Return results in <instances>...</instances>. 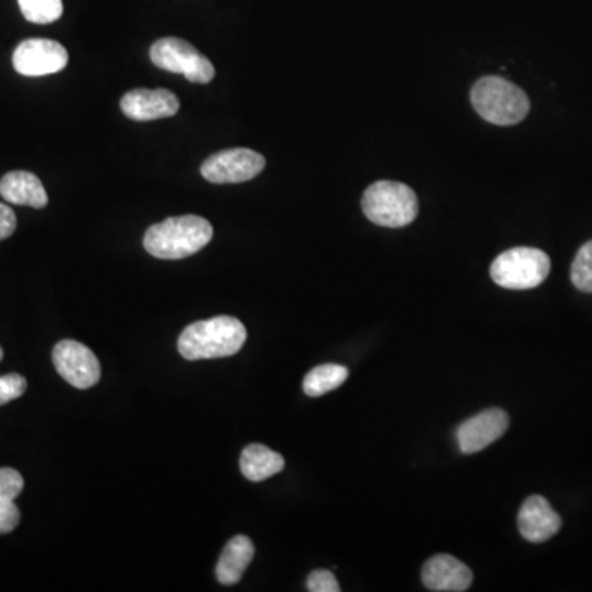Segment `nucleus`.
<instances>
[{"label":"nucleus","mask_w":592,"mask_h":592,"mask_svg":"<svg viewBox=\"0 0 592 592\" xmlns=\"http://www.w3.org/2000/svg\"><path fill=\"white\" fill-rule=\"evenodd\" d=\"M562 517L541 496H530L518 512V530L530 543H543L562 528Z\"/></svg>","instance_id":"f8f14e48"},{"label":"nucleus","mask_w":592,"mask_h":592,"mask_svg":"<svg viewBox=\"0 0 592 592\" xmlns=\"http://www.w3.org/2000/svg\"><path fill=\"white\" fill-rule=\"evenodd\" d=\"M56 372L79 390L94 387L101 378V364L91 349L78 340L63 339L53 349Z\"/></svg>","instance_id":"6e6552de"},{"label":"nucleus","mask_w":592,"mask_h":592,"mask_svg":"<svg viewBox=\"0 0 592 592\" xmlns=\"http://www.w3.org/2000/svg\"><path fill=\"white\" fill-rule=\"evenodd\" d=\"M213 226L200 216H178L149 228L143 247L151 256L164 260H180L200 253L211 242Z\"/></svg>","instance_id":"f03ea898"},{"label":"nucleus","mask_w":592,"mask_h":592,"mask_svg":"<svg viewBox=\"0 0 592 592\" xmlns=\"http://www.w3.org/2000/svg\"><path fill=\"white\" fill-rule=\"evenodd\" d=\"M120 110L137 123L167 119L180 111V101L168 89H133L120 101Z\"/></svg>","instance_id":"9b49d317"},{"label":"nucleus","mask_w":592,"mask_h":592,"mask_svg":"<svg viewBox=\"0 0 592 592\" xmlns=\"http://www.w3.org/2000/svg\"><path fill=\"white\" fill-rule=\"evenodd\" d=\"M266 168V158L250 149H229L211 155L202 165V175L209 183H244Z\"/></svg>","instance_id":"0eeeda50"},{"label":"nucleus","mask_w":592,"mask_h":592,"mask_svg":"<svg viewBox=\"0 0 592 592\" xmlns=\"http://www.w3.org/2000/svg\"><path fill=\"white\" fill-rule=\"evenodd\" d=\"M571 282L579 292L592 293V241L585 242L576 254Z\"/></svg>","instance_id":"aec40b11"},{"label":"nucleus","mask_w":592,"mask_h":592,"mask_svg":"<svg viewBox=\"0 0 592 592\" xmlns=\"http://www.w3.org/2000/svg\"><path fill=\"white\" fill-rule=\"evenodd\" d=\"M151 59L157 68L183 75L190 82L206 85L215 79L213 63L181 38L167 37L155 41L151 48Z\"/></svg>","instance_id":"423d86ee"},{"label":"nucleus","mask_w":592,"mask_h":592,"mask_svg":"<svg viewBox=\"0 0 592 592\" xmlns=\"http://www.w3.org/2000/svg\"><path fill=\"white\" fill-rule=\"evenodd\" d=\"M471 103L476 113L493 126H515L530 113L528 95L499 76L479 79L471 91Z\"/></svg>","instance_id":"7ed1b4c3"},{"label":"nucleus","mask_w":592,"mask_h":592,"mask_svg":"<svg viewBox=\"0 0 592 592\" xmlns=\"http://www.w3.org/2000/svg\"><path fill=\"white\" fill-rule=\"evenodd\" d=\"M307 589L310 592H339L340 585L333 572L327 569H317L308 576Z\"/></svg>","instance_id":"4be33fe9"},{"label":"nucleus","mask_w":592,"mask_h":592,"mask_svg":"<svg viewBox=\"0 0 592 592\" xmlns=\"http://www.w3.org/2000/svg\"><path fill=\"white\" fill-rule=\"evenodd\" d=\"M509 428V415L501 409H489L466 420L458 428V447L461 453L474 454L498 441Z\"/></svg>","instance_id":"9d476101"},{"label":"nucleus","mask_w":592,"mask_h":592,"mask_svg":"<svg viewBox=\"0 0 592 592\" xmlns=\"http://www.w3.org/2000/svg\"><path fill=\"white\" fill-rule=\"evenodd\" d=\"M18 8L31 24H53L63 15V0H18Z\"/></svg>","instance_id":"6ab92c4d"},{"label":"nucleus","mask_w":592,"mask_h":592,"mask_svg":"<svg viewBox=\"0 0 592 592\" xmlns=\"http://www.w3.org/2000/svg\"><path fill=\"white\" fill-rule=\"evenodd\" d=\"M552 270L550 257L533 247H515L490 266V276L502 288L530 289L545 282Z\"/></svg>","instance_id":"39448f33"},{"label":"nucleus","mask_w":592,"mask_h":592,"mask_svg":"<svg viewBox=\"0 0 592 592\" xmlns=\"http://www.w3.org/2000/svg\"><path fill=\"white\" fill-rule=\"evenodd\" d=\"M247 339L244 324L232 317H216L190 324L178 339V351L186 361L229 358L237 355Z\"/></svg>","instance_id":"f257e3e1"},{"label":"nucleus","mask_w":592,"mask_h":592,"mask_svg":"<svg viewBox=\"0 0 592 592\" xmlns=\"http://www.w3.org/2000/svg\"><path fill=\"white\" fill-rule=\"evenodd\" d=\"M254 549L253 540L245 535H237L228 541V545L222 550L221 558L216 566V578L221 584L232 585L241 581L247 566L253 562Z\"/></svg>","instance_id":"2eb2a0df"},{"label":"nucleus","mask_w":592,"mask_h":592,"mask_svg":"<svg viewBox=\"0 0 592 592\" xmlns=\"http://www.w3.org/2000/svg\"><path fill=\"white\" fill-rule=\"evenodd\" d=\"M17 228V218L11 206L0 203V241L11 237Z\"/></svg>","instance_id":"5701e85b"},{"label":"nucleus","mask_w":592,"mask_h":592,"mask_svg":"<svg viewBox=\"0 0 592 592\" xmlns=\"http://www.w3.org/2000/svg\"><path fill=\"white\" fill-rule=\"evenodd\" d=\"M24 486V477L18 471L12 467L0 469V535L11 533L21 524V511L14 501Z\"/></svg>","instance_id":"f3484780"},{"label":"nucleus","mask_w":592,"mask_h":592,"mask_svg":"<svg viewBox=\"0 0 592 592\" xmlns=\"http://www.w3.org/2000/svg\"><path fill=\"white\" fill-rule=\"evenodd\" d=\"M2 358H4V351H2V348H0V361H2Z\"/></svg>","instance_id":"b1692460"},{"label":"nucleus","mask_w":592,"mask_h":592,"mask_svg":"<svg viewBox=\"0 0 592 592\" xmlns=\"http://www.w3.org/2000/svg\"><path fill=\"white\" fill-rule=\"evenodd\" d=\"M27 390V381L21 374L0 375V406L21 399Z\"/></svg>","instance_id":"412c9836"},{"label":"nucleus","mask_w":592,"mask_h":592,"mask_svg":"<svg viewBox=\"0 0 592 592\" xmlns=\"http://www.w3.org/2000/svg\"><path fill=\"white\" fill-rule=\"evenodd\" d=\"M423 584L429 591L463 592L473 584L469 566L451 555H436L423 566Z\"/></svg>","instance_id":"ddd939ff"},{"label":"nucleus","mask_w":592,"mask_h":592,"mask_svg":"<svg viewBox=\"0 0 592 592\" xmlns=\"http://www.w3.org/2000/svg\"><path fill=\"white\" fill-rule=\"evenodd\" d=\"M0 194L5 202L17 206L41 209L48 205V194L37 175L30 171H11L0 180Z\"/></svg>","instance_id":"4468645a"},{"label":"nucleus","mask_w":592,"mask_h":592,"mask_svg":"<svg viewBox=\"0 0 592 592\" xmlns=\"http://www.w3.org/2000/svg\"><path fill=\"white\" fill-rule=\"evenodd\" d=\"M12 63H14L15 72L31 78L55 75L68 65V52L59 41L30 38L15 48Z\"/></svg>","instance_id":"1a4fd4ad"},{"label":"nucleus","mask_w":592,"mask_h":592,"mask_svg":"<svg viewBox=\"0 0 592 592\" xmlns=\"http://www.w3.org/2000/svg\"><path fill=\"white\" fill-rule=\"evenodd\" d=\"M349 371L339 364H323L308 372L304 381V390L308 397H321L336 390L346 382Z\"/></svg>","instance_id":"a211bd4d"},{"label":"nucleus","mask_w":592,"mask_h":592,"mask_svg":"<svg viewBox=\"0 0 592 592\" xmlns=\"http://www.w3.org/2000/svg\"><path fill=\"white\" fill-rule=\"evenodd\" d=\"M283 467H285V460L282 454L259 445V442H254L242 451L241 473L244 474L245 479L253 480V482H262V480L282 473Z\"/></svg>","instance_id":"dca6fc26"},{"label":"nucleus","mask_w":592,"mask_h":592,"mask_svg":"<svg viewBox=\"0 0 592 592\" xmlns=\"http://www.w3.org/2000/svg\"><path fill=\"white\" fill-rule=\"evenodd\" d=\"M362 211L369 221L382 228H406L419 216V197L412 188L399 181H377L364 191Z\"/></svg>","instance_id":"20e7f679"}]
</instances>
